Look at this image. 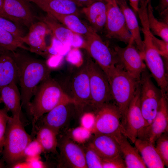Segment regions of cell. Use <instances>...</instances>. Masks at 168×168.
I'll use <instances>...</instances> for the list:
<instances>
[{"mask_svg": "<svg viewBox=\"0 0 168 168\" xmlns=\"http://www.w3.org/2000/svg\"><path fill=\"white\" fill-rule=\"evenodd\" d=\"M103 0L105 1V2H107L108 1H110V0Z\"/></svg>", "mask_w": 168, "mask_h": 168, "instance_id": "54", "label": "cell"}, {"mask_svg": "<svg viewBox=\"0 0 168 168\" xmlns=\"http://www.w3.org/2000/svg\"><path fill=\"white\" fill-rule=\"evenodd\" d=\"M115 52L117 65L137 80L146 68L144 58L137 47L133 38L124 47L118 45L113 47Z\"/></svg>", "mask_w": 168, "mask_h": 168, "instance_id": "11", "label": "cell"}, {"mask_svg": "<svg viewBox=\"0 0 168 168\" xmlns=\"http://www.w3.org/2000/svg\"><path fill=\"white\" fill-rule=\"evenodd\" d=\"M17 66L11 52L0 55V89L19 82Z\"/></svg>", "mask_w": 168, "mask_h": 168, "instance_id": "23", "label": "cell"}, {"mask_svg": "<svg viewBox=\"0 0 168 168\" xmlns=\"http://www.w3.org/2000/svg\"><path fill=\"white\" fill-rule=\"evenodd\" d=\"M21 117V114L10 116L7 126L2 152L3 160L9 167L23 161L25 149L32 140L26 131Z\"/></svg>", "mask_w": 168, "mask_h": 168, "instance_id": "3", "label": "cell"}, {"mask_svg": "<svg viewBox=\"0 0 168 168\" xmlns=\"http://www.w3.org/2000/svg\"><path fill=\"white\" fill-rule=\"evenodd\" d=\"M107 16L104 28L106 36L127 44L132 38L125 22L124 15L116 0L107 3Z\"/></svg>", "mask_w": 168, "mask_h": 168, "instance_id": "12", "label": "cell"}, {"mask_svg": "<svg viewBox=\"0 0 168 168\" xmlns=\"http://www.w3.org/2000/svg\"><path fill=\"white\" fill-rule=\"evenodd\" d=\"M8 112L5 107L0 109V153L2 151L7 126L10 117Z\"/></svg>", "mask_w": 168, "mask_h": 168, "instance_id": "36", "label": "cell"}, {"mask_svg": "<svg viewBox=\"0 0 168 168\" xmlns=\"http://www.w3.org/2000/svg\"><path fill=\"white\" fill-rule=\"evenodd\" d=\"M147 68L142 72L139 81L140 105L147 127L154 119L162 95L161 90L153 82Z\"/></svg>", "mask_w": 168, "mask_h": 168, "instance_id": "9", "label": "cell"}, {"mask_svg": "<svg viewBox=\"0 0 168 168\" xmlns=\"http://www.w3.org/2000/svg\"><path fill=\"white\" fill-rule=\"evenodd\" d=\"M107 2L97 0L90 5L84 7L82 11L86 17L91 27L96 33L104 28L107 16Z\"/></svg>", "mask_w": 168, "mask_h": 168, "instance_id": "21", "label": "cell"}, {"mask_svg": "<svg viewBox=\"0 0 168 168\" xmlns=\"http://www.w3.org/2000/svg\"><path fill=\"white\" fill-rule=\"evenodd\" d=\"M5 167L3 162L0 160V168H4Z\"/></svg>", "mask_w": 168, "mask_h": 168, "instance_id": "50", "label": "cell"}, {"mask_svg": "<svg viewBox=\"0 0 168 168\" xmlns=\"http://www.w3.org/2000/svg\"><path fill=\"white\" fill-rule=\"evenodd\" d=\"M11 168H29L28 163L25 161H22L18 162L13 165Z\"/></svg>", "mask_w": 168, "mask_h": 168, "instance_id": "45", "label": "cell"}, {"mask_svg": "<svg viewBox=\"0 0 168 168\" xmlns=\"http://www.w3.org/2000/svg\"><path fill=\"white\" fill-rule=\"evenodd\" d=\"M123 133L134 143L142 138L147 125L142 115L140 105L139 83L135 93L121 119Z\"/></svg>", "mask_w": 168, "mask_h": 168, "instance_id": "7", "label": "cell"}, {"mask_svg": "<svg viewBox=\"0 0 168 168\" xmlns=\"http://www.w3.org/2000/svg\"><path fill=\"white\" fill-rule=\"evenodd\" d=\"M71 104H61L49 111L43 117V124L51 128L58 134L69 119L68 106Z\"/></svg>", "mask_w": 168, "mask_h": 168, "instance_id": "26", "label": "cell"}, {"mask_svg": "<svg viewBox=\"0 0 168 168\" xmlns=\"http://www.w3.org/2000/svg\"><path fill=\"white\" fill-rule=\"evenodd\" d=\"M84 151L87 168H102V159L89 145Z\"/></svg>", "mask_w": 168, "mask_h": 168, "instance_id": "34", "label": "cell"}, {"mask_svg": "<svg viewBox=\"0 0 168 168\" xmlns=\"http://www.w3.org/2000/svg\"><path fill=\"white\" fill-rule=\"evenodd\" d=\"M18 49L11 53L19 70L22 106L27 111L37 86L50 77L51 69L43 61Z\"/></svg>", "mask_w": 168, "mask_h": 168, "instance_id": "1", "label": "cell"}, {"mask_svg": "<svg viewBox=\"0 0 168 168\" xmlns=\"http://www.w3.org/2000/svg\"><path fill=\"white\" fill-rule=\"evenodd\" d=\"M58 134L54 130L44 125L39 128L36 138L42 146L44 152L55 154L57 152Z\"/></svg>", "mask_w": 168, "mask_h": 168, "instance_id": "29", "label": "cell"}, {"mask_svg": "<svg viewBox=\"0 0 168 168\" xmlns=\"http://www.w3.org/2000/svg\"><path fill=\"white\" fill-rule=\"evenodd\" d=\"M2 103V100L1 98L0 97V104H1V103Z\"/></svg>", "mask_w": 168, "mask_h": 168, "instance_id": "53", "label": "cell"}, {"mask_svg": "<svg viewBox=\"0 0 168 168\" xmlns=\"http://www.w3.org/2000/svg\"><path fill=\"white\" fill-rule=\"evenodd\" d=\"M107 77L111 100L119 108L122 117L135 93L139 81L117 64Z\"/></svg>", "mask_w": 168, "mask_h": 168, "instance_id": "4", "label": "cell"}, {"mask_svg": "<svg viewBox=\"0 0 168 168\" xmlns=\"http://www.w3.org/2000/svg\"><path fill=\"white\" fill-rule=\"evenodd\" d=\"M61 160L65 166L73 168H87L84 150L66 137L58 142Z\"/></svg>", "mask_w": 168, "mask_h": 168, "instance_id": "18", "label": "cell"}, {"mask_svg": "<svg viewBox=\"0 0 168 168\" xmlns=\"http://www.w3.org/2000/svg\"><path fill=\"white\" fill-rule=\"evenodd\" d=\"M130 4L136 12H138L139 7L140 0H128Z\"/></svg>", "mask_w": 168, "mask_h": 168, "instance_id": "47", "label": "cell"}, {"mask_svg": "<svg viewBox=\"0 0 168 168\" xmlns=\"http://www.w3.org/2000/svg\"><path fill=\"white\" fill-rule=\"evenodd\" d=\"M66 60L69 63L77 67L82 65L83 60L78 48H74L70 50L67 55Z\"/></svg>", "mask_w": 168, "mask_h": 168, "instance_id": "40", "label": "cell"}, {"mask_svg": "<svg viewBox=\"0 0 168 168\" xmlns=\"http://www.w3.org/2000/svg\"><path fill=\"white\" fill-rule=\"evenodd\" d=\"M49 14L66 27L82 37L85 38L94 30L91 26L83 23L76 15Z\"/></svg>", "mask_w": 168, "mask_h": 168, "instance_id": "28", "label": "cell"}, {"mask_svg": "<svg viewBox=\"0 0 168 168\" xmlns=\"http://www.w3.org/2000/svg\"><path fill=\"white\" fill-rule=\"evenodd\" d=\"M95 120V115L91 113L83 114L81 118L82 126L91 131Z\"/></svg>", "mask_w": 168, "mask_h": 168, "instance_id": "41", "label": "cell"}, {"mask_svg": "<svg viewBox=\"0 0 168 168\" xmlns=\"http://www.w3.org/2000/svg\"><path fill=\"white\" fill-rule=\"evenodd\" d=\"M94 134L89 145L102 159L111 158L121 155L119 144L113 136L104 134Z\"/></svg>", "mask_w": 168, "mask_h": 168, "instance_id": "19", "label": "cell"}, {"mask_svg": "<svg viewBox=\"0 0 168 168\" xmlns=\"http://www.w3.org/2000/svg\"><path fill=\"white\" fill-rule=\"evenodd\" d=\"M85 64L89 80L90 105L96 110L112 100L109 81L105 72L91 58H87Z\"/></svg>", "mask_w": 168, "mask_h": 168, "instance_id": "6", "label": "cell"}, {"mask_svg": "<svg viewBox=\"0 0 168 168\" xmlns=\"http://www.w3.org/2000/svg\"><path fill=\"white\" fill-rule=\"evenodd\" d=\"M28 163L29 168H43L46 166L41 159L40 156L25 159Z\"/></svg>", "mask_w": 168, "mask_h": 168, "instance_id": "43", "label": "cell"}, {"mask_svg": "<svg viewBox=\"0 0 168 168\" xmlns=\"http://www.w3.org/2000/svg\"><path fill=\"white\" fill-rule=\"evenodd\" d=\"M161 21L168 24V8L159 13Z\"/></svg>", "mask_w": 168, "mask_h": 168, "instance_id": "46", "label": "cell"}, {"mask_svg": "<svg viewBox=\"0 0 168 168\" xmlns=\"http://www.w3.org/2000/svg\"><path fill=\"white\" fill-rule=\"evenodd\" d=\"M116 1L124 15L127 27L144 58V45L136 16L128 6L126 0H116Z\"/></svg>", "mask_w": 168, "mask_h": 168, "instance_id": "24", "label": "cell"}, {"mask_svg": "<svg viewBox=\"0 0 168 168\" xmlns=\"http://www.w3.org/2000/svg\"><path fill=\"white\" fill-rule=\"evenodd\" d=\"M38 18L45 24L55 38L63 45L82 48L84 41L82 37L66 27L51 15L47 13L45 16Z\"/></svg>", "mask_w": 168, "mask_h": 168, "instance_id": "15", "label": "cell"}, {"mask_svg": "<svg viewBox=\"0 0 168 168\" xmlns=\"http://www.w3.org/2000/svg\"><path fill=\"white\" fill-rule=\"evenodd\" d=\"M7 52L0 46V55Z\"/></svg>", "mask_w": 168, "mask_h": 168, "instance_id": "49", "label": "cell"}, {"mask_svg": "<svg viewBox=\"0 0 168 168\" xmlns=\"http://www.w3.org/2000/svg\"><path fill=\"white\" fill-rule=\"evenodd\" d=\"M141 24L144 36V60L159 87L162 96L168 99V77L164 61L152 44L148 23L144 22Z\"/></svg>", "mask_w": 168, "mask_h": 168, "instance_id": "5", "label": "cell"}, {"mask_svg": "<svg viewBox=\"0 0 168 168\" xmlns=\"http://www.w3.org/2000/svg\"><path fill=\"white\" fill-rule=\"evenodd\" d=\"M47 13L75 14L78 16L79 7L74 2L63 0H28Z\"/></svg>", "mask_w": 168, "mask_h": 168, "instance_id": "22", "label": "cell"}, {"mask_svg": "<svg viewBox=\"0 0 168 168\" xmlns=\"http://www.w3.org/2000/svg\"><path fill=\"white\" fill-rule=\"evenodd\" d=\"M43 152L42 146L36 138L32 140L26 147L24 153V159L40 156Z\"/></svg>", "mask_w": 168, "mask_h": 168, "instance_id": "35", "label": "cell"}, {"mask_svg": "<svg viewBox=\"0 0 168 168\" xmlns=\"http://www.w3.org/2000/svg\"><path fill=\"white\" fill-rule=\"evenodd\" d=\"M82 48L85 49L107 76L117 64L115 52L94 30L84 38Z\"/></svg>", "mask_w": 168, "mask_h": 168, "instance_id": "8", "label": "cell"}, {"mask_svg": "<svg viewBox=\"0 0 168 168\" xmlns=\"http://www.w3.org/2000/svg\"><path fill=\"white\" fill-rule=\"evenodd\" d=\"M83 6L86 7L90 5L95 1L98 0H76Z\"/></svg>", "mask_w": 168, "mask_h": 168, "instance_id": "48", "label": "cell"}, {"mask_svg": "<svg viewBox=\"0 0 168 168\" xmlns=\"http://www.w3.org/2000/svg\"><path fill=\"white\" fill-rule=\"evenodd\" d=\"M0 27L20 39L25 35L21 26L0 16Z\"/></svg>", "mask_w": 168, "mask_h": 168, "instance_id": "33", "label": "cell"}, {"mask_svg": "<svg viewBox=\"0 0 168 168\" xmlns=\"http://www.w3.org/2000/svg\"><path fill=\"white\" fill-rule=\"evenodd\" d=\"M146 0L147 1V2L148 3L149 2V1L151 0Z\"/></svg>", "mask_w": 168, "mask_h": 168, "instance_id": "55", "label": "cell"}, {"mask_svg": "<svg viewBox=\"0 0 168 168\" xmlns=\"http://www.w3.org/2000/svg\"><path fill=\"white\" fill-rule=\"evenodd\" d=\"M91 132V130L81 125L74 129L72 132L71 135L75 141L82 143L89 139Z\"/></svg>", "mask_w": 168, "mask_h": 168, "instance_id": "38", "label": "cell"}, {"mask_svg": "<svg viewBox=\"0 0 168 168\" xmlns=\"http://www.w3.org/2000/svg\"><path fill=\"white\" fill-rule=\"evenodd\" d=\"M3 0H0V12H1L3 6Z\"/></svg>", "mask_w": 168, "mask_h": 168, "instance_id": "51", "label": "cell"}, {"mask_svg": "<svg viewBox=\"0 0 168 168\" xmlns=\"http://www.w3.org/2000/svg\"><path fill=\"white\" fill-rule=\"evenodd\" d=\"M167 8L168 0H159V4L155 7V9L159 14Z\"/></svg>", "mask_w": 168, "mask_h": 168, "instance_id": "44", "label": "cell"}, {"mask_svg": "<svg viewBox=\"0 0 168 168\" xmlns=\"http://www.w3.org/2000/svg\"><path fill=\"white\" fill-rule=\"evenodd\" d=\"M134 143L147 168L165 167L154 144L148 140L139 138L137 139Z\"/></svg>", "mask_w": 168, "mask_h": 168, "instance_id": "25", "label": "cell"}, {"mask_svg": "<svg viewBox=\"0 0 168 168\" xmlns=\"http://www.w3.org/2000/svg\"><path fill=\"white\" fill-rule=\"evenodd\" d=\"M30 2L28 0H3L0 16L29 28L37 18Z\"/></svg>", "mask_w": 168, "mask_h": 168, "instance_id": "13", "label": "cell"}, {"mask_svg": "<svg viewBox=\"0 0 168 168\" xmlns=\"http://www.w3.org/2000/svg\"><path fill=\"white\" fill-rule=\"evenodd\" d=\"M71 97L78 113H82L85 107L90 105L91 92L89 80L85 64L80 67L72 77L71 83Z\"/></svg>", "mask_w": 168, "mask_h": 168, "instance_id": "14", "label": "cell"}, {"mask_svg": "<svg viewBox=\"0 0 168 168\" xmlns=\"http://www.w3.org/2000/svg\"><path fill=\"white\" fill-rule=\"evenodd\" d=\"M62 55L54 54L51 56L46 62L48 66L51 69L58 67L62 62Z\"/></svg>", "mask_w": 168, "mask_h": 168, "instance_id": "42", "label": "cell"}, {"mask_svg": "<svg viewBox=\"0 0 168 168\" xmlns=\"http://www.w3.org/2000/svg\"><path fill=\"white\" fill-rule=\"evenodd\" d=\"M50 30L42 21L35 22L29 28L28 33L20 39L29 46V51L40 55L47 54L45 37Z\"/></svg>", "mask_w": 168, "mask_h": 168, "instance_id": "17", "label": "cell"}, {"mask_svg": "<svg viewBox=\"0 0 168 168\" xmlns=\"http://www.w3.org/2000/svg\"><path fill=\"white\" fill-rule=\"evenodd\" d=\"M0 46L7 51L13 52L19 49L26 50L29 49L19 38L0 27Z\"/></svg>", "mask_w": 168, "mask_h": 168, "instance_id": "31", "label": "cell"}, {"mask_svg": "<svg viewBox=\"0 0 168 168\" xmlns=\"http://www.w3.org/2000/svg\"><path fill=\"white\" fill-rule=\"evenodd\" d=\"M152 44L159 54L164 57L166 60L168 58V42L163 40H160L151 34Z\"/></svg>", "mask_w": 168, "mask_h": 168, "instance_id": "37", "label": "cell"}, {"mask_svg": "<svg viewBox=\"0 0 168 168\" xmlns=\"http://www.w3.org/2000/svg\"><path fill=\"white\" fill-rule=\"evenodd\" d=\"M102 168H126L125 164L121 155L114 157L102 159Z\"/></svg>", "mask_w": 168, "mask_h": 168, "instance_id": "39", "label": "cell"}, {"mask_svg": "<svg viewBox=\"0 0 168 168\" xmlns=\"http://www.w3.org/2000/svg\"><path fill=\"white\" fill-rule=\"evenodd\" d=\"M34 96L27 111L31 117L34 132L36 123L44 114L60 104L74 105L75 103L59 83L50 77L38 85Z\"/></svg>", "mask_w": 168, "mask_h": 168, "instance_id": "2", "label": "cell"}, {"mask_svg": "<svg viewBox=\"0 0 168 168\" xmlns=\"http://www.w3.org/2000/svg\"><path fill=\"white\" fill-rule=\"evenodd\" d=\"M0 95L5 107L11 112L12 116L21 115V94L16 83H12L1 88Z\"/></svg>", "mask_w": 168, "mask_h": 168, "instance_id": "27", "label": "cell"}, {"mask_svg": "<svg viewBox=\"0 0 168 168\" xmlns=\"http://www.w3.org/2000/svg\"><path fill=\"white\" fill-rule=\"evenodd\" d=\"M112 136L119 144L126 168H147L138 151L130 144L122 132Z\"/></svg>", "mask_w": 168, "mask_h": 168, "instance_id": "20", "label": "cell"}, {"mask_svg": "<svg viewBox=\"0 0 168 168\" xmlns=\"http://www.w3.org/2000/svg\"><path fill=\"white\" fill-rule=\"evenodd\" d=\"M68 0V1H72L73 2H74L76 3L79 7L83 6L81 4H80L76 0Z\"/></svg>", "mask_w": 168, "mask_h": 168, "instance_id": "52", "label": "cell"}, {"mask_svg": "<svg viewBox=\"0 0 168 168\" xmlns=\"http://www.w3.org/2000/svg\"><path fill=\"white\" fill-rule=\"evenodd\" d=\"M147 13L149 27L152 34L168 42V24L156 19L153 14L151 0L147 3Z\"/></svg>", "mask_w": 168, "mask_h": 168, "instance_id": "30", "label": "cell"}, {"mask_svg": "<svg viewBox=\"0 0 168 168\" xmlns=\"http://www.w3.org/2000/svg\"><path fill=\"white\" fill-rule=\"evenodd\" d=\"M95 120L91 132L94 134L113 135L122 132V115L118 107L110 101L105 103L95 110Z\"/></svg>", "mask_w": 168, "mask_h": 168, "instance_id": "10", "label": "cell"}, {"mask_svg": "<svg viewBox=\"0 0 168 168\" xmlns=\"http://www.w3.org/2000/svg\"><path fill=\"white\" fill-rule=\"evenodd\" d=\"M167 99L162 97L155 117L152 123L146 127L140 139L148 140L154 144L160 136L168 132Z\"/></svg>", "mask_w": 168, "mask_h": 168, "instance_id": "16", "label": "cell"}, {"mask_svg": "<svg viewBox=\"0 0 168 168\" xmlns=\"http://www.w3.org/2000/svg\"><path fill=\"white\" fill-rule=\"evenodd\" d=\"M168 134L165 133L160 136L155 142L156 150L165 166H168Z\"/></svg>", "mask_w": 168, "mask_h": 168, "instance_id": "32", "label": "cell"}]
</instances>
